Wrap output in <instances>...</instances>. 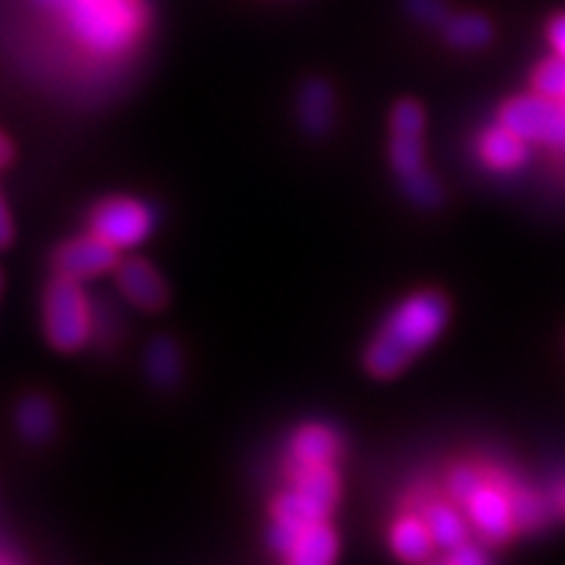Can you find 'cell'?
I'll list each match as a JSON object with an SVG mask.
<instances>
[{
    "instance_id": "cell-14",
    "label": "cell",
    "mask_w": 565,
    "mask_h": 565,
    "mask_svg": "<svg viewBox=\"0 0 565 565\" xmlns=\"http://www.w3.org/2000/svg\"><path fill=\"white\" fill-rule=\"evenodd\" d=\"M391 545L393 553L404 561H427L433 553L435 542L427 532V524L422 521V515H404L398 519L391 529Z\"/></svg>"
},
{
    "instance_id": "cell-20",
    "label": "cell",
    "mask_w": 565,
    "mask_h": 565,
    "mask_svg": "<svg viewBox=\"0 0 565 565\" xmlns=\"http://www.w3.org/2000/svg\"><path fill=\"white\" fill-rule=\"evenodd\" d=\"M536 95L550 97V100H565V58H550L534 71Z\"/></svg>"
},
{
    "instance_id": "cell-23",
    "label": "cell",
    "mask_w": 565,
    "mask_h": 565,
    "mask_svg": "<svg viewBox=\"0 0 565 565\" xmlns=\"http://www.w3.org/2000/svg\"><path fill=\"white\" fill-rule=\"evenodd\" d=\"M406 11L419 21V24L427 26H440L448 21V6L445 0H404Z\"/></svg>"
},
{
    "instance_id": "cell-12",
    "label": "cell",
    "mask_w": 565,
    "mask_h": 565,
    "mask_svg": "<svg viewBox=\"0 0 565 565\" xmlns=\"http://www.w3.org/2000/svg\"><path fill=\"white\" fill-rule=\"evenodd\" d=\"M338 456V437L333 429L322 424H307L294 435L291 443V466L288 469H301V466L330 463Z\"/></svg>"
},
{
    "instance_id": "cell-7",
    "label": "cell",
    "mask_w": 565,
    "mask_h": 565,
    "mask_svg": "<svg viewBox=\"0 0 565 565\" xmlns=\"http://www.w3.org/2000/svg\"><path fill=\"white\" fill-rule=\"evenodd\" d=\"M116 280L121 294L145 312H160L168 303V286L160 273L141 257L118 259Z\"/></svg>"
},
{
    "instance_id": "cell-9",
    "label": "cell",
    "mask_w": 565,
    "mask_h": 565,
    "mask_svg": "<svg viewBox=\"0 0 565 565\" xmlns=\"http://www.w3.org/2000/svg\"><path fill=\"white\" fill-rule=\"evenodd\" d=\"M296 113H299L301 129L309 134V137H324L333 126L335 116V97L333 89H330L328 82L322 79H309L299 92V105H296Z\"/></svg>"
},
{
    "instance_id": "cell-6",
    "label": "cell",
    "mask_w": 565,
    "mask_h": 565,
    "mask_svg": "<svg viewBox=\"0 0 565 565\" xmlns=\"http://www.w3.org/2000/svg\"><path fill=\"white\" fill-rule=\"evenodd\" d=\"M118 249L108 242H103L100 236L89 233V236L74 238V242L63 244L55 252V273L66 275V278L84 280L95 278V275L116 270L118 265Z\"/></svg>"
},
{
    "instance_id": "cell-18",
    "label": "cell",
    "mask_w": 565,
    "mask_h": 565,
    "mask_svg": "<svg viewBox=\"0 0 565 565\" xmlns=\"http://www.w3.org/2000/svg\"><path fill=\"white\" fill-rule=\"evenodd\" d=\"M391 162L401 179L412 175L424 168V147L422 137H408V134H393L391 141Z\"/></svg>"
},
{
    "instance_id": "cell-16",
    "label": "cell",
    "mask_w": 565,
    "mask_h": 565,
    "mask_svg": "<svg viewBox=\"0 0 565 565\" xmlns=\"http://www.w3.org/2000/svg\"><path fill=\"white\" fill-rule=\"evenodd\" d=\"M422 521L433 536L435 547L450 550L466 542V524L448 503H427L422 511Z\"/></svg>"
},
{
    "instance_id": "cell-3",
    "label": "cell",
    "mask_w": 565,
    "mask_h": 565,
    "mask_svg": "<svg viewBox=\"0 0 565 565\" xmlns=\"http://www.w3.org/2000/svg\"><path fill=\"white\" fill-rule=\"evenodd\" d=\"M45 335L53 349L79 351L92 335V312L79 280L55 275L45 291Z\"/></svg>"
},
{
    "instance_id": "cell-22",
    "label": "cell",
    "mask_w": 565,
    "mask_h": 565,
    "mask_svg": "<svg viewBox=\"0 0 565 565\" xmlns=\"http://www.w3.org/2000/svg\"><path fill=\"white\" fill-rule=\"evenodd\" d=\"M482 487H484L482 475H479L477 469H471V466H458V469L450 471L448 477V490L458 503H466V500H469L477 490H482Z\"/></svg>"
},
{
    "instance_id": "cell-24",
    "label": "cell",
    "mask_w": 565,
    "mask_h": 565,
    "mask_svg": "<svg viewBox=\"0 0 565 565\" xmlns=\"http://www.w3.org/2000/svg\"><path fill=\"white\" fill-rule=\"evenodd\" d=\"M296 534H299V532H296L294 526L280 524V521H273L270 532H267V542H270V547L275 550V553H280L282 557H286L288 553H291Z\"/></svg>"
},
{
    "instance_id": "cell-19",
    "label": "cell",
    "mask_w": 565,
    "mask_h": 565,
    "mask_svg": "<svg viewBox=\"0 0 565 565\" xmlns=\"http://www.w3.org/2000/svg\"><path fill=\"white\" fill-rule=\"evenodd\" d=\"M404 181V194L412 200L416 207H437V204L443 202V189L440 183L433 173L427 171V168H422V171H416L412 175H406Z\"/></svg>"
},
{
    "instance_id": "cell-10",
    "label": "cell",
    "mask_w": 565,
    "mask_h": 565,
    "mask_svg": "<svg viewBox=\"0 0 565 565\" xmlns=\"http://www.w3.org/2000/svg\"><path fill=\"white\" fill-rule=\"evenodd\" d=\"M479 154H482V160L492 171H515L526 160V141L500 124L482 134Z\"/></svg>"
},
{
    "instance_id": "cell-13",
    "label": "cell",
    "mask_w": 565,
    "mask_h": 565,
    "mask_svg": "<svg viewBox=\"0 0 565 565\" xmlns=\"http://www.w3.org/2000/svg\"><path fill=\"white\" fill-rule=\"evenodd\" d=\"M17 427L32 445L47 443L55 433V408L45 395H30L17 408Z\"/></svg>"
},
{
    "instance_id": "cell-27",
    "label": "cell",
    "mask_w": 565,
    "mask_h": 565,
    "mask_svg": "<svg viewBox=\"0 0 565 565\" xmlns=\"http://www.w3.org/2000/svg\"><path fill=\"white\" fill-rule=\"evenodd\" d=\"M13 242V223L9 210H6L3 196H0V249Z\"/></svg>"
},
{
    "instance_id": "cell-8",
    "label": "cell",
    "mask_w": 565,
    "mask_h": 565,
    "mask_svg": "<svg viewBox=\"0 0 565 565\" xmlns=\"http://www.w3.org/2000/svg\"><path fill=\"white\" fill-rule=\"evenodd\" d=\"M469 508V519L487 540L503 542L513 529V511H511V498H505V492L500 487L484 484L482 490H477L466 500Z\"/></svg>"
},
{
    "instance_id": "cell-17",
    "label": "cell",
    "mask_w": 565,
    "mask_h": 565,
    "mask_svg": "<svg viewBox=\"0 0 565 565\" xmlns=\"http://www.w3.org/2000/svg\"><path fill=\"white\" fill-rule=\"evenodd\" d=\"M445 40L450 45L458 47V51H479L487 42L492 40V24L479 13H461V17H454L443 24Z\"/></svg>"
},
{
    "instance_id": "cell-26",
    "label": "cell",
    "mask_w": 565,
    "mask_h": 565,
    "mask_svg": "<svg viewBox=\"0 0 565 565\" xmlns=\"http://www.w3.org/2000/svg\"><path fill=\"white\" fill-rule=\"evenodd\" d=\"M547 34H550V42H553L555 53L563 55V58H565V13H563V17H555L553 21H550Z\"/></svg>"
},
{
    "instance_id": "cell-28",
    "label": "cell",
    "mask_w": 565,
    "mask_h": 565,
    "mask_svg": "<svg viewBox=\"0 0 565 565\" xmlns=\"http://www.w3.org/2000/svg\"><path fill=\"white\" fill-rule=\"evenodd\" d=\"M13 160V145L6 134H0V168H6Z\"/></svg>"
},
{
    "instance_id": "cell-1",
    "label": "cell",
    "mask_w": 565,
    "mask_h": 565,
    "mask_svg": "<svg viewBox=\"0 0 565 565\" xmlns=\"http://www.w3.org/2000/svg\"><path fill=\"white\" fill-rule=\"evenodd\" d=\"M448 322V301L437 291H422L408 296L393 309L383 330L374 335L364 353V364L374 377H393L422 349H427Z\"/></svg>"
},
{
    "instance_id": "cell-25",
    "label": "cell",
    "mask_w": 565,
    "mask_h": 565,
    "mask_svg": "<svg viewBox=\"0 0 565 565\" xmlns=\"http://www.w3.org/2000/svg\"><path fill=\"white\" fill-rule=\"evenodd\" d=\"M445 561L454 565H479L487 561V555L475 545H466V542H461V545L448 550V557H445Z\"/></svg>"
},
{
    "instance_id": "cell-4",
    "label": "cell",
    "mask_w": 565,
    "mask_h": 565,
    "mask_svg": "<svg viewBox=\"0 0 565 565\" xmlns=\"http://www.w3.org/2000/svg\"><path fill=\"white\" fill-rule=\"evenodd\" d=\"M500 124L524 141H540L565 150V103L542 95L513 97L500 110Z\"/></svg>"
},
{
    "instance_id": "cell-5",
    "label": "cell",
    "mask_w": 565,
    "mask_h": 565,
    "mask_svg": "<svg viewBox=\"0 0 565 565\" xmlns=\"http://www.w3.org/2000/svg\"><path fill=\"white\" fill-rule=\"evenodd\" d=\"M92 233L100 236L103 242L116 246L118 252L139 246L152 233V212L150 207L137 200H126V196H113L97 204L92 212Z\"/></svg>"
},
{
    "instance_id": "cell-15",
    "label": "cell",
    "mask_w": 565,
    "mask_h": 565,
    "mask_svg": "<svg viewBox=\"0 0 565 565\" xmlns=\"http://www.w3.org/2000/svg\"><path fill=\"white\" fill-rule=\"evenodd\" d=\"M145 370L158 387H173L175 383H179L181 372H183V362H181L179 345H175L173 338L160 335V338H154L150 345H147Z\"/></svg>"
},
{
    "instance_id": "cell-21",
    "label": "cell",
    "mask_w": 565,
    "mask_h": 565,
    "mask_svg": "<svg viewBox=\"0 0 565 565\" xmlns=\"http://www.w3.org/2000/svg\"><path fill=\"white\" fill-rule=\"evenodd\" d=\"M393 134H408V137H422L424 131V110L414 100H404L393 108L391 116Z\"/></svg>"
},
{
    "instance_id": "cell-2",
    "label": "cell",
    "mask_w": 565,
    "mask_h": 565,
    "mask_svg": "<svg viewBox=\"0 0 565 565\" xmlns=\"http://www.w3.org/2000/svg\"><path fill=\"white\" fill-rule=\"evenodd\" d=\"M291 471V490L278 494L273 503V521L294 526L301 532L303 526L324 521L333 511L338 500V475L330 463L301 466Z\"/></svg>"
},
{
    "instance_id": "cell-11",
    "label": "cell",
    "mask_w": 565,
    "mask_h": 565,
    "mask_svg": "<svg viewBox=\"0 0 565 565\" xmlns=\"http://www.w3.org/2000/svg\"><path fill=\"white\" fill-rule=\"evenodd\" d=\"M338 555V536L324 521L303 526L296 534V542L291 553L286 555L288 563L294 565H328L333 563Z\"/></svg>"
},
{
    "instance_id": "cell-29",
    "label": "cell",
    "mask_w": 565,
    "mask_h": 565,
    "mask_svg": "<svg viewBox=\"0 0 565 565\" xmlns=\"http://www.w3.org/2000/svg\"><path fill=\"white\" fill-rule=\"evenodd\" d=\"M557 505H561V511H565V482L561 487V494H557Z\"/></svg>"
}]
</instances>
